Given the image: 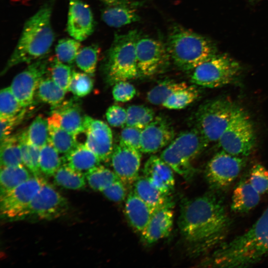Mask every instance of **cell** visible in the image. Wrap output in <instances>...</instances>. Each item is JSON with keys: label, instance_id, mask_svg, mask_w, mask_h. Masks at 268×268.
<instances>
[{"label": "cell", "instance_id": "1", "mask_svg": "<svg viewBox=\"0 0 268 268\" xmlns=\"http://www.w3.org/2000/svg\"><path fill=\"white\" fill-rule=\"evenodd\" d=\"M218 193L212 190L181 204L179 229L195 256L214 251L225 242L230 230L231 220Z\"/></svg>", "mask_w": 268, "mask_h": 268}, {"label": "cell", "instance_id": "2", "mask_svg": "<svg viewBox=\"0 0 268 268\" xmlns=\"http://www.w3.org/2000/svg\"><path fill=\"white\" fill-rule=\"evenodd\" d=\"M268 257V207L248 230L225 241L202 264L214 268H244Z\"/></svg>", "mask_w": 268, "mask_h": 268}, {"label": "cell", "instance_id": "3", "mask_svg": "<svg viewBox=\"0 0 268 268\" xmlns=\"http://www.w3.org/2000/svg\"><path fill=\"white\" fill-rule=\"evenodd\" d=\"M55 0H49L24 24L18 42L2 73L22 63H31L48 54L55 40L51 17Z\"/></svg>", "mask_w": 268, "mask_h": 268}, {"label": "cell", "instance_id": "4", "mask_svg": "<svg viewBox=\"0 0 268 268\" xmlns=\"http://www.w3.org/2000/svg\"><path fill=\"white\" fill-rule=\"evenodd\" d=\"M167 48L176 66L186 71L193 70L218 53L213 41L180 26H176L171 30Z\"/></svg>", "mask_w": 268, "mask_h": 268}, {"label": "cell", "instance_id": "5", "mask_svg": "<svg viewBox=\"0 0 268 268\" xmlns=\"http://www.w3.org/2000/svg\"><path fill=\"white\" fill-rule=\"evenodd\" d=\"M139 36L136 30L116 34L104 62L108 81L112 84L128 81L139 75L136 56V43Z\"/></svg>", "mask_w": 268, "mask_h": 268}, {"label": "cell", "instance_id": "6", "mask_svg": "<svg viewBox=\"0 0 268 268\" xmlns=\"http://www.w3.org/2000/svg\"><path fill=\"white\" fill-rule=\"evenodd\" d=\"M208 143L196 129L180 134L162 151L160 157L171 168L186 180L191 179L195 170L193 160Z\"/></svg>", "mask_w": 268, "mask_h": 268}, {"label": "cell", "instance_id": "7", "mask_svg": "<svg viewBox=\"0 0 268 268\" xmlns=\"http://www.w3.org/2000/svg\"><path fill=\"white\" fill-rule=\"evenodd\" d=\"M238 107L226 97L207 101L199 107L196 114V128L208 143L217 142Z\"/></svg>", "mask_w": 268, "mask_h": 268}, {"label": "cell", "instance_id": "8", "mask_svg": "<svg viewBox=\"0 0 268 268\" xmlns=\"http://www.w3.org/2000/svg\"><path fill=\"white\" fill-rule=\"evenodd\" d=\"M241 71L237 61L226 54L217 53L193 70L191 80L205 87H221L235 81Z\"/></svg>", "mask_w": 268, "mask_h": 268}, {"label": "cell", "instance_id": "9", "mask_svg": "<svg viewBox=\"0 0 268 268\" xmlns=\"http://www.w3.org/2000/svg\"><path fill=\"white\" fill-rule=\"evenodd\" d=\"M222 150L233 155L246 157L253 150L256 136L253 123L239 107L218 140Z\"/></svg>", "mask_w": 268, "mask_h": 268}, {"label": "cell", "instance_id": "10", "mask_svg": "<svg viewBox=\"0 0 268 268\" xmlns=\"http://www.w3.org/2000/svg\"><path fill=\"white\" fill-rule=\"evenodd\" d=\"M243 157L233 155L221 150L207 163L205 178L212 191L226 190L237 178L245 164Z\"/></svg>", "mask_w": 268, "mask_h": 268}, {"label": "cell", "instance_id": "11", "mask_svg": "<svg viewBox=\"0 0 268 268\" xmlns=\"http://www.w3.org/2000/svg\"><path fill=\"white\" fill-rule=\"evenodd\" d=\"M136 56L139 75L146 76L163 71L171 58L167 46L161 41L139 36L136 43Z\"/></svg>", "mask_w": 268, "mask_h": 268}, {"label": "cell", "instance_id": "12", "mask_svg": "<svg viewBox=\"0 0 268 268\" xmlns=\"http://www.w3.org/2000/svg\"><path fill=\"white\" fill-rule=\"evenodd\" d=\"M45 182L41 176H33L12 191L1 195V215L9 219H21L24 212Z\"/></svg>", "mask_w": 268, "mask_h": 268}, {"label": "cell", "instance_id": "13", "mask_svg": "<svg viewBox=\"0 0 268 268\" xmlns=\"http://www.w3.org/2000/svg\"><path fill=\"white\" fill-rule=\"evenodd\" d=\"M67 209L66 199L46 181L24 212L21 219L31 216L51 220L63 215Z\"/></svg>", "mask_w": 268, "mask_h": 268}, {"label": "cell", "instance_id": "14", "mask_svg": "<svg viewBox=\"0 0 268 268\" xmlns=\"http://www.w3.org/2000/svg\"><path fill=\"white\" fill-rule=\"evenodd\" d=\"M48 62L47 55L37 59L13 79L10 87L23 108L32 104L39 82L47 71Z\"/></svg>", "mask_w": 268, "mask_h": 268}, {"label": "cell", "instance_id": "15", "mask_svg": "<svg viewBox=\"0 0 268 268\" xmlns=\"http://www.w3.org/2000/svg\"><path fill=\"white\" fill-rule=\"evenodd\" d=\"M85 145L92 151L101 161H108L114 145L110 128L105 122L88 116H85Z\"/></svg>", "mask_w": 268, "mask_h": 268}, {"label": "cell", "instance_id": "16", "mask_svg": "<svg viewBox=\"0 0 268 268\" xmlns=\"http://www.w3.org/2000/svg\"><path fill=\"white\" fill-rule=\"evenodd\" d=\"M141 152L120 141L114 145L110 159L113 170L125 185L134 184L139 177Z\"/></svg>", "mask_w": 268, "mask_h": 268}, {"label": "cell", "instance_id": "17", "mask_svg": "<svg viewBox=\"0 0 268 268\" xmlns=\"http://www.w3.org/2000/svg\"><path fill=\"white\" fill-rule=\"evenodd\" d=\"M175 138L170 122L165 117L157 116L141 131L140 151L156 152L166 147Z\"/></svg>", "mask_w": 268, "mask_h": 268}, {"label": "cell", "instance_id": "18", "mask_svg": "<svg viewBox=\"0 0 268 268\" xmlns=\"http://www.w3.org/2000/svg\"><path fill=\"white\" fill-rule=\"evenodd\" d=\"M95 21L89 6L82 0H69L67 31L80 42L86 39L94 31Z\"/></svg>", "mask_w": 268, "mask_h": 268}, {"label": "cell", "instance_id": "19", "mask_svg": "<svg viewBox=\"0 0 268 268\" xmlns=\"http://www.w3.org/2000/svg\"><path fill=\"white\" fill-rule=\"evenodd\" d=\"M172 204L170 201L154 211L145 228L141 233L144 243L151 245L170 234L174 219Z\"/></svg>", "mask_w": 268, "mask_h": 268}, {"label": "cell", "instance_id": "20", "mask_svg": "<svg viewBox=\"0 0 268 268\" xmlns=\"http://www.w3.org/2000/svg\"><path fill=\"white\" fill-rule=\"evenodd\" d=\"M143 176L155 188L168 196L175 186L173 170L160 157L151 155L146 161Z\"/></svg>", "mask_w": 268, "mask_h": 268}, {"label": "cell", "instance_id": "21", "mask_svg": "<svg viewBox=\"0 0 268 268\" xmlns=\"http://www.w3.org/2000/svg\"><path fill=\"white\" fill-rule=\"evenodd\" d=\"M47 118L49 123L59 126L75 136L84 133L85 116L78 105L67 102L57 106Z\"/></svg>", "mask_w": 268, "mask_h": 268}, {"label": "cell", "instance_id": "22", "mask_svg": "<svg viewBox=\"0 0 268 268\" xmlns=\"http://www.w3.org/2000/svg\"><path fill=\"white\" fill-rule=\"evenodd\" d=\"M152 209L132 190L128 195L125 213L131 226L141 233L147 226L153 213Z\"/></svg>", "mask_w": 268, "mask_h": 268}, {"label": "cell", "instance_id": "23", "mask_svg": "<svg viewBox=\"0 0 268 268\" xmlns=\"http://www.w3.org/2000/svg\"><path fill=\"white\" fill-rule=\"evenodd\" d=\"M261 195L252 186L248 176L242 178L236 186L232 196L231 209L237 213H246L255 207Z\"/></svg>", "mask_w": 268, "mask_h": 268}, {"label": "cell", "instance_id": "24", "mask_svg": "<svg viewBox=\"0 0 268 268\" xmlns=\"http://www.w3.org/2000/svg\"><path fill=\"white\" fill-rule=\"evenodd\" d=\"M65 164L84 175L91 169L100 165L101 160L85 144L78 143L62 158Z\"/></svg>", "mask_w": 268, "mask_h": 268}, {"label": "cell", "instance_id": "25", "mask_svg": "<svg viewBox=\"0 0 268 268\" xmlns=\"http://www.w3.org/2000/svg\"><path fill=\"white\" fill-rule=\"evenodd\" d=\"M101 18L107 25L116 28L138 21L140 19L135 7L120 5L107 6L101 12Z\"/></svg>", "mask_w": 268, "mask_h": 268}, {"label": "cell", "instance_id": "26", "mask_svg": "<svg viewBox=\"0 0 268 268\" xmlns=\"http://www.w3.org/2000/svg\"><path fill=\"white\" fill-rule=\"evenodd\" d=\"M134 192L154 211L170 201L167 195L153 186L144 177H138L133 184Z\"/></svg>", "mask_w": 268, "mask_h": 268}, {"label": "cell", "instance_id": "27", "mask_svg": "<svg viewBox=\"0 0 268 268\" xmlns=\"http://www.w3.org/2000/svg\"><path fill=\"white\" fill-rule=\"evenodd\" d=\"M24 165L0 168V196L12 191L32 177Z\"/></svg>", "mask_w": 268, "mask_h": 268}, {"label": "cell", "instance_id": "28", "mask_svg": "<svg viewBox=\"0 0 268 268\" xmlns=\"http://www.w3.org/2000/svg\"><path fill=\"white\" fill-rule=\"evenodd\" d=\"M18 134L0 140V168L23 165Z\"/></svg>", "mask_w": 268, "mask_h": 268}, {"label": "cell", "instance_id": "29", "mask_svg": "<svg viewBox=\"0 0 268 268\" xmlns=\"http://www.w3.org/2000/svg\"><path fill=\"white\" fill-rule=\"evenodd\" d=\"M49 141L59 153L66 155L78 144L76 136L61 127L49 123Z\"/></svg>", "mask_w": 268, "mask_h": 268}, {"label": "cell", "instance_id": "30", "mask_svg": "<svg viewBox=\"0 0 268 268\" xmlns=\"http://www.w3.org/2000/svg\"><path fill=\"white\" fill-rule=\"evenodd\" d=\"M53 177L56 184L67 189L80 190L86 186L85 175L73 170L65 164H62Z\"/></svg>", "mask_w": 268, "mask_h": 268}, {"label": "cell", "instance_id": "31", "mask_svg": "<svg viewBox=\"0 0 268 268\" xmlns=\"http://www.w3.org/2000/svg\"><path fill=\"white\" fill-rule=\"evenodd\" d=\"M66 92L51 77H44L40 81L37 89L39 98L54 108L62 103Z\"/></svg>", "mask_w": 268, "mask_h": 268}, {"label": "cell", "instance_id": "32", "mask_svg": "<svg viewBox=\"0 0 268 268\" xmlns=\"http://www.w3.org/2000/svg\"><path fill=\"white\" fill-rule=\"evenodd\" d=\"M188 86L185 82H177L172 80H163L148 92L146 99L152 104L162 105L173 93Z\"/></svg>", "mask_w": 268, "mask_h": 268}, {"label": "cell", "instance_id": "33", "mask_svg": "<svg viewBox=\"0 0 268 268\" xmlns=\"http://www.w3.org/2000/svg\"><path fill=\"white\" fill-rule=\"evenodd\" d=\"M85 176L90 187L100 192L119 179L113 170L100 165L89 170Z\"/></svg>", "mask_w": 268, "mask_h": 268}, {"label": "cell", "instance_id": "34", "mask_svg": "<svg viewBox=\"0 0 268 268\" xmlns=\"http://www.w3.org/2000/svg\"><path fill=\"white\" fill-rule=\"evenodd\" d=\"M62 164L59 152L49 141L40 148L39 165L41 173L47 176H53Z\"/></svg>", "mask_w": 268, "mask_h": 268}, {"label": "cell", "instance_id": "35", "mask_svg": "<svg viewBox=\"0 0 268 268\" xmlns=\"http://www.w3.org/2000/svg\"><path fill=\"white\" fill-rule=\"evenodd\" d=\"M199 94V90L196 86H188L173 93L162 106L169 109H183L196 100Z\"/></svg>", "mask_w": 268, "mask_h": 268}, {"label": "cell", "instance_id": "36", "mask_svg": "<svg viewBox=\"0 0 268 268\" xmlns=\"http://www.w3.org/2000/svg\"><path fill=\"white\" fill-rule=\"evenodd\" d=\"M126 126L142 130L155 118L154 111L143 105H133L127 109Z\"/></svg>", "mask_w": 268, "mask_h": 268}, {"label": "cell", "instance_id": "37", "mask_svg": "<svg viewBox=\"0 0 268 268\" xmlns=\"http://www.w3.org/2000/svg\"><path fill=\"white\" fill-rule=\"evenodd\" d=\"M29 141L41 148L49 141V128L47 119L39 115L32 121L27 130Z\"/></svg>", "mask_w": 268, "mask_h": 268}, {"label": "cell", "instance_id": "38", "mask_svg": "<svg viewBox=\"0 0 268 268\" xmlns=\"http://www.w3.org/2000/svg\"><path fill=\"white\" fill-rule=\"evenodd\" d=\"M99 51V47L95 44L80 49L75 61L77 66L84 72L93 75L96 70Z\"/></svg>", "mask_w": 268, "mask_h": 268}, {"label": "cell", "instance_id": "39", "mask_svg": "<svg viewBox=\"0 0 268 268\" xmlns=\"http://www.w3.org/2000/svg\"><path fill=\"white\" fill-rule=\"evenodd\" d=\"M80 46V41L74 38L62 39L55 49L56 58L65 64H72L75 61Z\"/></svg>", "mask_w": 268, "mask_h": 268}, {"label": "cell", "instance_id": "40", "mask_svg": "<svg viewBox=\"0 0 268 268\" xmlns=\"http://www.w3.org/2000/svg\"><path fill=\"white\" fill-rule=\"evenodd\" d=\"M91 76L85 72L72 71L68 90L76 97L86 96L93 87V80Z\"/></svg>", "mask_w": 268, "mask_h": 268}, {"label": "cell", "instance_id": "41", "mask_svg": "<svg viewBox=\"0 0 268 268\" xmlns=\"http://www.w3.org/2000/svg\"><path fill=\"white\" fill-rule=\"evenodd\" d=\"M23 108L10 86L0 90V118L14 116Z\"/></svg>", "mask_w": 268, "mask_h": 268}, {"label": "cell", "instance_id": "42", "mask_svg": "<svg viewBox=\"0 0 268 268\" xmlns=\"http://www.w3.org/2000/svg\"><path fill=\"white\" fill-rule=\"evenodd\" d=\"M50 70L51 78L54 82L66 92L68 91L72 73L70 67L56 58L52 61Z\"/></svg>", "mask_w": 268, "mask_h": 268}, {"label": "cell", "instance_id": "43", "mask_svg": "<svg viewBox=\"0 0 268 268\" xmlns=\"http://www.w3.org/2000/svg\"><path fill=\"white\" fill-rule=\"evenodd\" d=\"M248 179L261 195L268 192V170L264 165H254L250 170Z\"/></svg>", "mask_w": 268, "mask_h": 268}, {"label": "cell", "instance_id": "44", "mask_svg": "<svg viewBox=\"0 0 268 268\" xmlns=\"http://www.w3.org/2000/svg\"><path fill=\"white\" fill-rule=\"evenodd\" d=\"M26 113V108H24L14 116L0 118V140L11 135L14 129L22 121Z\"/></svg>", "mask_w": 268, "mask_h": 268}, {"label": "cell", "instance_id": "45", "mask_svg": "<svg viewBox=\"0 0 268 268\" xmlns=\"http://www.w3.org/2000/svg\"><path fill=\"white\" fill-rule=\"evenodd\" d=\"M136 94L134 86L127 81L115 84L112 90L113 98L117 102H126L132 100Z\"/></svg>", "mask_w": 268, "mask_h": 268}, {"label": "cell", "instance_id": "46", "mask_svg": "<svg viewBox=\"0 0 268 268\" xmlns=\"http://www.w3.org/2000/svg\"><path fill=\"white\" fill-rule=\"evenodd\" d=\"M142 130L126 126L121 132L120 142L140 151Z\"/></svg>", "mask_w": 268, "mask_h": 268}, {"label": "cell", "instance_id": "47", "mask_svg": "<svg viewBox=\"0 0 268 268\" xmlns=\"http://www.w3.org/2000/svg\"><path fill=\"white\" fill-rule=\"evenodd\" d=\"M127 116V110L116 105L109 107L106 113L108 123L114 127H121L126 125Z\"/></svg>", "mask_w": 268, "mask_h": 268}, {"label": "cell", "instance_id": "48", "mask_svg": "<svg viewBox=\"0 0 268 268\" xmlns=\"http://www.w3.org/2000/svg\"><path fill=\"white\" fill-rule=\"evenodd\" d=\"M125 184L120 179L115 181L101 192L109 200L121 202L127 196Z\"/></svg>", "mask_w": 268, "mask_h": 268}, {"label": "cell", "instance_id": "49", "mask_svg": "<svg viewBox=\"0 0 268 268\" xmlns=\"http://www.w3.org/2000/svg\"><path fill=\"white\" fill-rule=\"evenodd\" d=\"M107 6L125 5L135 7L139 5L137 2H132L129 0H100Z\"/></svg>", "mask_w": 268, "mask_h": 268}, {"label": "cell", "instance_id": "50", "mask_svg": "<svg viewBox=\"0 0 268 268\" xmlns=\"http://www.w3.org/2000/svg\"><path fill=\"white\" fill-rule=\"evenodd\" d=\"M253 0V1L267 0L268 1V0Z\"/></svg>", "mask_w": 268, "mask_h": 268}]
</instances>
